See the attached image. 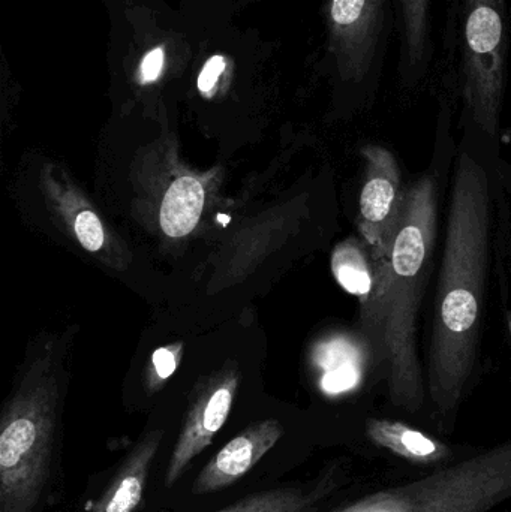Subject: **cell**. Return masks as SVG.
<instances>
[{
  "mask_svg": "<svg viewBox=\"0 0 511 512\" xmlns=\"http://www.w3.org/2000/svg\"><path fill=\"white\" fill-rule=\"evenodd\" d=\"M479 135L465 131L456 159L446 240L435 294L426 375V417L435 432L453 433L473 384L488 286L491 171Z\"/></svg>",
  "mask_w": 511,
  "mask_h": 512,
  "instance_id": "6da1fadb",
  "label": "cell"
},
{
  "mask_svg": "<svg viewBox=\"0 0 511 512\" xmlns=\"http://www.w3.org/2000/svg\"><path fill=\"white\" fill-rule=\"evenodd\" d=\"M162 430L147 433L126 457L108 489L90 512H134L143 501L150 468L158 456Z\"/></svg>",
  "mask_w": 511,
  "mask_h": 512,
  "instance_id": "8fae6325",
  "label": "cell"
},
{
  "mask_svg": "<svg viewBox=\"0 0 511 512\" xmlns=\"http://www.w3.org/2000/svg\"><path fill=\"white\" fill-rule=\"evenodd\" d=\"M284 436L278 420H263L246 427L231 439L198 474L192 493L210 495L222 492L242 480Z\"/></svg>",
  "mask_w": 511,
  "mask_h": 512,
  "instance_id": "30bf717a",
  "label": "cell"
},
{
  "mask_svg": "<svg viewBox=\"0 0 511 512\" xmlns=\"http://www.w3.org/2000/svg\"><path fill=\"white\" fill-rule=\"evenodd\" d=\"M395 0H327L329 53L339 81L375 84L392 35Z\"/></svg>",
  "mask_w": 511,
  "mask_h": 512,
  "instance_id": "8992f818",
  "label": "cell"
},
{
  "mask_svg": "<svg viewBox=\"0 0 511 512\" xmlns=\"http://www.w3.org/2000/svg\"><path fill=\"white\" fill-rule=\"evenodd\" d=\"M362 153L366 176L360 194L359 227L371 254L386 258L401 224L408 189L402 185L401 170L390 150L372 144Z\"/></svg>",
  "mask_w": 511,
  "mask_h": 512,
  "instance_id": "52a82bcc",
  "label": "cell"
},
{
  "mask_svg": "<svg viewBox=\"0 0 511 512\" xmlns=\"http://www.w3.org/2000/svg\"><path fill=\"white\" fill-rule=\"evenodd\" d=\"M177 361H179V355H177L176 349L171 348V346L156 349L152 357L153 370H155L156 376L161 381L170 378L174 370L177 369Z\"/></svg>",
  "mask_w": 511,
  "mask_h": 512,
  "instance_id": "ffe728a7",
  "label": "cell"
},
{
  "mask_svg": "<svg viewBox=\"0 0 511 512\" xmlns=\"http://www.w3.org/2000/svg\"><path fill=\"white\" fill-rule=\"evenodd\" d=\"M239 382L237 367L225 366L195 388L165 472L167 489L182 478L189 465L212 444L216 433L227 423Z\"/></svg>",
  "mask_w": 511,
  "mask_h": 512,
  "instance_id": "ba28073f",
  "label": "cell"
},
{
  "mask_svg": "<svg viewBox=\"0 0 511 512\" xmlns=\"http://www.w3.org/2000/svg\"><path fill=\"white\" fill-rule=\"evenodd\" d=\"M204 188L200 180L191 176L177 179L165 192L159 212L162 231L168 237L179 239L194 231L204 207Z\"/></svg>",
  "mask_w": 511,
  "mask_h": 512,
  "instance_id": "5bb4252c",
  "label": "cell"
},
{
  "mask_svg": "<svg viewBox=\"0 0 511 512\" xmlns=\"http://www.w3.org/2000/svg\"><path fill=\"white\" fill-rule=\"evenodd\" d=\"M437 183L423 176L408 188L390 251L384 376L390 403L408 415L426 411V381L417 358L416 322L437 239Z\"/></svg>",
  "mask_w": 511,
  "mask_h": 512,
  "instance_id": "7a4b0ae2",
  "label": "cell"
},
{
  "mask_svg": "<svg viewBox=\"0 0 511 512\" xmlns=\"http://www.w3.org/2000/svg\"><path fill=\"white\" fill-rule=\"evenodd\" d=\"M495 512H511V502L510 504L504 505L503 508H500V510Z\"/></svg>",
  "mask_w": 511,
  "mask_h": 512,
  "instance_id": "44dd1931",
  "label": "cell"
},
{
  "mask_svg": "<svg viewBox=\"0 0 511 512\" xmlns=\"http://www.w3.org/2000/svg\"><path fill=\"white\" fill-rule=\"evenodd\" d=\"M511 502V436L326 512H495Z\"/></svg>",
  "mask_w": 511,
  "mask_h": 512,
  "instance_id": "277c9868",
  "label": "cell"
},
{
  "mask_svg": "<svg viewBox=\"0 0 511 512\" xmlns=\"http://www.w3.org/2000/svg\"><path fill=\"white\" fill-rule=\"evenodd\" d=\"M366 246H360L357 240L342 243L333 252L332 268L336 280L350 294L360 300L368 297L375 280L374 258L371 252L366 255ZM369 251V249H368Z\"/></svg>",
  "mask_w": 511,
  "mask_h": 512,
  "instance_id": "2e32d148",
  "label": "cell"
},
{
  "mask_svg": "<svg viewBox=\"0 0 511 512\" xmlns=\"http://www.w3.org/2000/svg\"><path fill=\"white\" fill-rule=\"evenodd\" d=\"M167 59V47L164 44L155 45L146 51L138 63L137 74H135L138 84L149 86V84L156 83L164 75Z\"/></svg>",
  "mask_w": 511,
  "mask_h": 512,
  "instance_id": "d6986e66",
  "label": "cell"
},
{
  "mask_svg": "<svg viewBox=\"0 0 511 512\" xmlns=\"http://www.w3.org/2000/svg\"><path fill=\"white\" fill-rule=\"evenodd\" d=\"M45 183L50 185V195L56 201L62 218L68 222L72 234L77 242L92 254L110 251V239H108L107 228L102 224L101 218L96 215L95 210L81 198L74 189L63 191L60 185L45 176Z\"/></svg>",
  "mask_w": 511,
  "mask_h": 512,
  "instance_id": "9a60e30c",
  "label": "cell"
},
{
  "mask_svg": "<svg viewBox=\"0 0 511 512\" xmlns=\"http://www.w3.org/2000/svg\"><path fill=\"white\" fill-rule=\"evenodd\" d=\"M363 438L372 454L408 466L417 474L444 468L476 450V447L452 444L435 433L396 418H368Z\"/></svg>",
  "mask_w": 511,
  "mask_h": 512,
  "instance_id": "9c48e42d",
  "label": "cell"
},
{
  "mask_svg": "<svg viewBox=\"0 0 511 512\" xmlns=\"http://www.w3.org/2000/svg\"><path fill=\"white\" fill-rule=\"evenodd\" d=\"M231 74V59L225 54L210 56L198 74V92L204 98L210 99L218 95L219 90L227 84Z\"/></svg>",
  "mask_w": 511,
  "mask_h": 512,
  "instance_id": "ac0fdd59",
  "label": "cell"
},
{
  "mask_svg": "<svg viewBox=\"0 0 511 512\" xmlns=\"http://www.w3.org/2000/svg\"><path fill=\"white\" fill-rule=\"evenodd\" d=\"M317 358L318 364L326 369L323 388L330 393L354 387L362 375L363 354L348 340H333L323 345Z\"/></svg>",
  "mask_w": 511,
  "mask_h": 512,
  "instance_id": "e0dca14e",
  "label": "cell"
},
{
  "mask_svg": "<svg viewBox=\"0 0 511 512\" xmlns=\"http://www.w3.org/2000/svg\"><path fill=\"white\" fill-rule=\"evenodd\" d=\"M59 388L44 373L26 378L0 421V512H39L53 480Z\"/></svg>",
  "mask_w": 511,
  "mask_h": 512,
  "instance_id": "5b68a950",
  "label": "cell"
},
{
  "mask_svg": "<svg viewBox=\"0 0 511 512\" xmlns=\"http://www.w3.org/2000/svg\"><path fill=\"white\" fill-rule=\"evenodd\" d=\"M401 53L399 77L405 87H416L432 60L431 0H395Z\"/></svg>",
  "mask_w": 511,
  "mask_h": 512,
  "instance_id": "7c38bea8",
  "label": "cell"
},
{
  "mask_svg": "<svg viewBox=\"0 0 511 512\" xmlns=\"http://www.w3.org/2000/svg\"><path fill=\"white\" fill-rule=\"evenodd\" d=\"M345 478L344 469L338 465L309 486L263 490L218 512H318L323 502L342 486Z\"/></svg>",
  "mask_w": 511,
  "mask_h": 512,
  "instance_id": "4fadbf2b",
  "label": "cell"
},
{
  "mask_svg": "<svg viewBox=\"0 0 511 512\" xmlns=\"http://www.w3.org/2000/svg\"><path fill=\"white\" fill-rule=\"evenodd\" d=\"M511 23L507 0H452L446 62L462 102L465 131L495 140L507 83Z\"/></svg>",
  "mask_w": 511,
  "mask_h": 512,
  "instance_id": "3957f363",
  "label": "cell"
}]
</instances>
